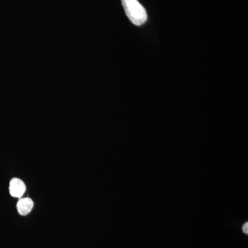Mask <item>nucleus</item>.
I'll return each instance as SVG.
<instances>
[{
  "instance_id": "nucleus-4",
  "label": "nucleus",
  "mask_w": 248,
  "mask_h": 248,
  "mask_svg": "<svg viewBox=\"0 0 248 248\" xmlns=\"http://www.w3.org/2000/svg\"><path fill=\"white\" fill-rule=\"evenodd\" d=\"M248 223H246L244 225V226H243L242 229H243V231H244V232L246 233V234H248Z\"/></svg>"
},
{
  "instance_id": "nucleus-3",
  "label": "nucleus",
  "mask_w": 248,
  "mask_h": 248,
  "mask_svg": "<svg viewBox=\"0 0 248 248\" xmlns=\"http://www.w3.org/2000/svg\"><path fill=\"white\" fill-rule=\"evenodd\" d=\"M34 206L33 201L31 198H20L17 202V210L21 215H27L32 210Z\"/></svg>"
},
{
  "instance_id": "nucleus-2",
  "label": "nucleus",
  "mask_w": 248,
  "mask_h": 248,
  "mask_svg": "<svg viewBox=\"0 0 248 248\" xmlns=\"http://www.w3.org/2000/svg\"><path fill=\"white\" fill-rule=\"evenodd\" d=\"M10 194L12 197L22 198L26 191V186L21 179L14 178L10 182Z\"/></svg>"
},
{
  "instance_id": "nucleus-1",
  "label": "nucleus",
  "mask_w": 248,
  "mask_h": 248,
  "mask_svg": "<svg viewBox=\"0 0 248 248\" xmlns=\"http://www.w3.org/2000/svg\"><path fill=\"white\" fill-rule=\"evenodd\" d=\"M122 4L127 17L133 24L141 26L146 22V9L138 0H122Z\"/></svg>"
}]
</instances>
